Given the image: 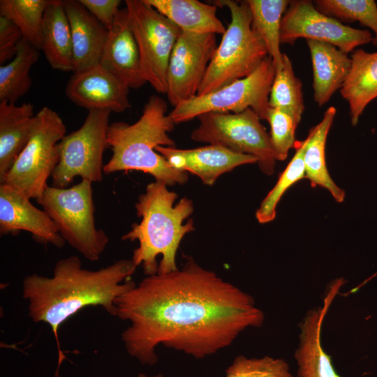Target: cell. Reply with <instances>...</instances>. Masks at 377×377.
<instances>
[{
	"label": "cell",
	"mask_w": 377,
	"mask_h": 377,
	"mask_svg": "<svg viewBox=\"0 0 377 377\" xmlns=\"http://www.w3.org/2000/svg\"><path fill=\"white\" fill-rule=\"evenodd\" d=\"M115 306L116 316L130 323L124 346L144 365L156 363L158 345L197 359L215 354L265 319L250 295L191 256L181 269L147 276Z\"/></svg>",
	"instance_id": "cell-1"
},
{
	"label": "cell",
	"mask_w": 377,
	"mask_h": 377,
	"mask_svg": "<svg viewBox=\"0 0 377 377\" xmlns=\"http://www.w3.org/2000/svg\"><path fill=\"white\" fill-rule=\"evenodd\" d=\"M136 266L132 259H121L96 270L84 268L80 259L71 256L59 260L51 276L31 274L22 281V296L28 302L30 318L48 324L56 339L59 362L64 360L59 329L69 318L88 306H101L116 316L117 299L134 287L130 277Z\"/></svg>",
	"instance_id": "cell-2"
},
{
	"label": "cell",
	"mask_w": 377,
	"mask_h": 377,
	"mask_svg": "<svg viewBox=\"0 0 377 377\" xmlns=\"http://www.w3.org/2000/svg\"><path fill=\"white\" fill-rule=\"evenodd\" d=\"M177 198L165 183H149L135 205L140 222L133 223L121 237L122 240L138 242L131 259L136 267H142L147 276L177 270L179 244L194 230L193 219L184 223L193 212L192 200L183 198L175 203Z\"/></svg>",
	"instance_id": "cell-3"
},
{
	"label": "cell",
	"mask_w": 377,
	"mask_h": 377,
	"mask_svg": "<svg viewBox=\"0 0 377 377\" xmlns=\"http://www.w3.org/2000/svg\"><path fill=\"white\" fill-rule=\"evenodd\" d=\"M168 112L166 101L152 95L145 104L140 119L132 124L115 121L108 126L107 140L112 156L104 165V174L140 171L168 186L183 184L186 172L173 168L156 151L158 146L175 147L169 133L176 125Z\"/></svg>",
	"instance_id": "cell-4"
},
{
	"label": "cell",
	"mask_w": 377,
	"mask_h": 377,
	"mask_svg": "<svg viewBox=\"0 0 377 377\" xmlns=\"http://www.w3.org/2000/svg\"><path fill=\"white\" fill-rule=\"evenodd\" d=\"M231 20L217 45L198 91V96L216 91L251 74L268 56L266 47L252 27L246 1L219 0Z\"/></svg>",
	"instance_id": "cell-5"
},
{
	"label": "cell",
	"mask_w": 377,
	"mask_h": 377,
	"mask_svg": "<svg viewBox=\"0 0 377 377\" xmlns=\"http://www.w3.org/2000/svg\"><path fill=\"white\" fill-rule=\"evenodd\" d=\"M66 243L91 262L100 259L109 237L95 225L92 183L82 180L66 188L47 186L36 200Z\"/></svg>",
	"instance_id": "cell-6"
},
{
	"label": "cell",
	"mask_w": 377,
	"mask_h": 377,
	"mask_svg": "<svg viewBox=\"0 0 377 377\" xmlns=\"http://www.w3.org/2000/svg\"><path fill=\"white\" fill-rule=\"evenodd\" d=\"M66 132L59 114L49 107L42 108L35 115L27 144L0 184L15 188L29 199L38 200L58 164V145Z\"/></svg>",
	"instance_id": "cell-7"
},
{
	"label": "cell",
	"mask_w": 377,
	"mask_h": 377,
	"mask_svg": "<svg viewBox=\"0 0 377 377\" xmlns=\"http://www.w3.org/2000/svg\"><path fill=\"white\" fill-rule=\"evenodd\" d=\"M199 125L191 135L193 140L222 146L256 158L260 170L274 172L276 156L269 134L251 109L238 113L207 112L198 117Z\"/></svg>",
	"instance_id": "cell-8"
},
{
	"label": "cell",
	"mask_w": 377,
	"mask_h": 377,
	"mask_svg": "<svg viewBox=\"0 0 377 377\" xmlns=\"http://www.w3.org/2000/svg\"><path fill=\"white\" fill-rule=\"evenodd\" d=\"M275 73V65L267 56L249 76L216 91L183 101L174 107L169 115L178 124L207 112L238 113L251 109L261 120H265Z\"/></svg>",
	"instance_id": "cell-9"
},
{
	"label": "cell",
	"mask_w": 377,
	"mask_h": 377,
	"mask_svg": "<svg viewBox=\"0 0 377 377\" xmlns=\"http://www.w3.org/2000/svg\"><path fill=\"white\" fill-rule=\"evenodd\" d=\"M110 113L105 110H89L82 125L61 139L52 186L66 188L77 177L92 184L101 182L103 154L109 148L107 133Z\"/></svg>",
	"instance_id": "cell-10"
},
{
	"label": "cell",
	"mask_w": 377,
	"mask_h": 377,
	"mask_svg": "<svg viewBox=\"0 0 377 377\" xmlns=\"http://www.w3.org/2000/svg\"><path fill=\"white\" fill-rule=\"evenodd\" d=\"M125 5L143 77L158 93L166 94L168 64L182 30L145 0H126Z\"/></svg>",
	"instance_id": "cell-11"
},
{
	"label": "cell",
	"mask_w": 377,
	"mask_h": 377,
	"mask_svg": "<svg viewBox=\"0 0 377 377\" xmlns=\"http://www.w3.org/2000/svg\"><path fill=\"white\" fill-rule=\"evenodd\" d=\"M305 38L330 43L348 54L357 47L369 43L370 31L346 25L322 13L309 0L290 1L281 24V43L293 45Z\"/></svg>",
	"instance_id": "cell-12"
},
{
	"label": "cell",
	"mask_w": 377,
	"mask_h": 377,
	"mask_svg": "<svg viewBox=\"0 0 377 377\" xmlns=\"http://www.w3.org/2000/svg\"><path fill=\"white\" fill-rule=\"evenodd\" d=\"M216 47V34L182 31L167 73L166 95L173 107L198 95Z\"/></svg>",
	"instance_id": "cell-13"
},
{
	"label": "cell",
	"mask_w": 377,
	"mask_h": 377,
	"mask_svg": "<svg viewBox=\"0 0 377 377\" xmlns=\"http://www.w3.org/2000/svg\"><path fill=\"white\" fill-rule=\"evenodd\" d=\"M30 233L43 244L61 249L66 242L47 214L36 207L30 199L15 188L0 184V234Z\"/></svg>",
	"instance_id": "cell-14"
},
{
	"label": "cell",
	"mask_w": 377,
	"mask_h": 377,
	"mask_svg": "<svg viewBox=\"0 0 377 377\" xmlns=\"http://www.w3.org/2000/svg\"><path fill=\"white\" fill-rule=\"evenodd\" d=\"M129 88L101 65L75 73L65 93L70 101L87 110L123 112L131 108Z\"/></svg>",
	"instance_id": "cell-15"
},
{
	"label": "cell",
	"mask_w": 377,
	"mask_h": 377,
	"mask_svg": "<svg viewBox=\"0 0 377 377\" xmlns=\"http://www.w3.org/2000/svg\"><path fill=\"white\" fill-rule=\"evenodd\" d=\"M156 151L175 169L199 177L211 186L223 174L235 168L257 163L256 157L231 151L226 147L208 145L193 149L158 146Z\"/></svg>",
	"instance_id": "cell-16"
},
{
	"label": "cell",
	"mask_w": 377,
	"mask_h": 377,
	"mask_svg": "<svg viewBox=\"0 0 377 377\" xmlns=\"http://www.w3.org/2000/svg\"><path fill=\"white\" fill-rule=\"evenodd\" d=\"M100 65L129 89H138L147 83L126 7L118 10L109 29Z\"/></svg>",
	"instance_id": "cell-17"
},
{
	"label": "cell",
	"mask_w": 377,
	"mask_h": 377,
	"mask_svg": "<svg viewBox=\"0 0 377 377\" xmlns=\"http://www.w3.org/2000/svg\"><path fill=\"white\" fill-rule=\"evenodd\" d=\"M341 287L338 282L332 283L323 305L309 310L300 324L299 343L295 352L298 377H341L320 341L323 322Z\"/></svg>",
	"instance_id": "cell-18"
},
{
	"label": "cell",
	"mask_w": 377,
	"mask_h": 377,
	"mask_svg": "<svg viewBox=\"0 0 377 377\" xmlns=\"http://www.w3.org/2000/svg\"><path fill=\"white\" fill-rule=\"evenodd\" d=\"M63 3L71 27L73 73L100 65L109 30L79 0Z\"/></svg>",
	"instance_id": "cell-19"
},
{
	"label": "cell",
	"mask_w": 377,
	"mask_h": 377,
	"mask_svg": "<svg viewBox=\"0 0 377 377\" xmlns=\"http://www.w3.org/2000/svg\"><path fill=\"white\" fill-rule=\"evenodd\" d=\"M313 71V99L321 107L341 88L350 71L348 54L325 42L306 40Z\"/></svg>",
	"instance_id": "cell-20"
},
{
	"label": "cell",
	"mask_w": 377,
	"mask_h": 377,
	"mask_svg": "<svg viewBox=\"0 0 377 377\" xmlns=\"http://www.w3.org/2000/svg\"><path fill=\"white\" fill-rule=\"evenodd\" d=\"M350 59V69L340 94L348 103L350 123L355 126L366 107L377 98V52L357 48Z\"/></svg>",
	"instance_id": "cell-21"
},
{
	"label": "cell",
	"mask_w": 377,
	"mask_h": 377,
	"mask_svg": "<svg viewBox=\"0 0 377 377\" xmlns=\"http://www.w3.org/2000/svg\"><path fill=\"white\" fill-rule=\"evenodd\" d=\"M34 105L0 102V180L27 144L34 122Z\"/></svg>",
	"instance_id": "cell-22"
},
{
	"label": "cell",
	"mask_w": 377,
	"mask_h": 377,
	"mask_svg": "<svg viewBox=\"0 0 377 377\" xmlns=\"http://www.w3.org/2000/svg\"><path fill=\"white\" fill-rule=\"evenodd\" d=\"M40 50L53 69L73 71L71 27L61 0H50L45 9Z\"/></svg>",
	"instance_id": "cell-23"
},
{
	"label": "cell",
	"mask_w": 377,
	"mask_h": 377,
	"mask_svg": "<svg viewBox=\"0 0 377 377\" xmlns=\"http://www.w3.org/2000/svg\"><path fill=\"white\" fill-rule=\"evenodd\" d=\"M337 109L330 106L324 112L321 121L311 128L306 136L304 163L305 178L311 186L325 188L337 202L344 200L345 191L332 179L327 168L325 145L327 138L336 116Z\"/></svg>",
	"instance_id": "cell-24"
},
{
	"label": "cell",
	"mask_w": 377,
	"mask_h": 377,
	"mask_svg": "<svg viewBox=\"0 0 377 377\" xmlns=\"http://www.w3.org/2000/svg\"><path fill=\"white\" fill-rule=\"evenodd\" d=\"M182 31L223 34L226 27L216 16L218 7L197 0H145Z\"/></svg>",
	"instance_id": "cell-25"
},
{
	"label": "cell",
	"mask_w": 377,
	"mask_h": 377,
	"mask_svg": "<svg viewBox=\"0 0 377 377\" xmlns=\"http://www.w3.org/2000/svg\"><path fill=\"white\" fill-rule=\"evenodd\" d=\"M252 27L263 41L268 56L276 71L283 67V54L280 50V32L282 17L290 2L288 0H246Z\"/></svg>",
	"instance_id": "cell-26"
},
{
	"label": "cell",
	"mask_w": 377,
	"mask_h": 377,
	"mask_svg": "<svg viewBox=\"0 0 377 377\" xmlns=\"http://www.w3.org/2000/svg\"><path fill=\"white\" fill-rule=\"evenodd\" d=\"M39 57V50L23 39L15 57L0 66V102L15 103L29 92L30 71Z\"/></svg>",
	"instance_id": "cell-27"
},
{
	"label": "cell",
	"mask_w": 377,
	"mask_h": 377,
	"mask_svg": "<svg viewBox=\"0 0 377 377\" xmlns=\"http://www.w3.org/2000/svg\"><path fill=\"white\" fill-rule=\"evenodd\" d=\"M50 0H1L0 16L21 31L24 40L40 50L42 24Z\"/></svg>",
	"instance_id": "cell-28"
},
{
	"label": "cell",
	"mask_w": 377,
	"mask_h": 377,
	"mask_svg": "<svg viewBox=\"0 0 377 377\" xmlns=\"http://www.w3.org/2000/svg\"><path fill=\"white\" fill-rule=\"evenodd\" d=\"M269 107L286 110L302 119L304 103L301 80L295 75L288 56L283 54V67L276 71L269 96Z\"/></svg>",
	"instance_id": "cell-29"
},
{
	"label": "cell",
	"mask_w": 377,
	"mask_h": 377,
	"mask_svg": "<svg viewBox=\"0 0 377 377\" xmlns=\"http://www.w3.org/2000/svg\"><path fill=\"white\" fill-rule=\"evenodd\" d=\"M306 142V138L297 143L294 156L256 210V218L260 223L272 221L276 215V207L284 193L293 184L305 178L304 154Z\"/></svg>",
	"instance_id": "cell-30"
},
{
	"label": "cell",
	"mask_w": 377,
	"mask_h": 377,
	"mask_svg": "<svg viewBox=\"0 0 377 377\" xmlns=\"http://www.w3.org/2000/svg\"><path fill=\"white\" fill-rule=\"evenodd\" d=\"M318 10L340 22H359L369 28L374 36L372 43L377 46V4L374 0H316Z\"/></svg>",
	"instance_id": "cell-31"
},
{
	"label": "cell",
	"mask_w": 377,
	"mask_h": 377,
	"mask_svg": "<svg viewBox=\"0 0 377 377\" xmlns=\"http://www.w3.org/2000/svg\"><path fill=\"white\" fill-rule=\"evenodd\" d=\"M270 127V140L277 161H284L292 148L297 145L296 128L300 122L290 112L279 108L269 107L266 119Z\"/></svg>",
	"instance_id": "cell-32"
},
{
	"label": "cell",
	"mask_w": 377,
	"mask_h": 377,
	"mask_svg": "<svg viewBox=\"0 0 377 377\" xmlns=\"http://www.w3.org/2000/svg\"><path fill=\"white\" fill-rule=\"evenodd\" d=\"M226 377H293L288 364L283 359L269 356H237L226 370Z\"/></svg>",
	"instance_id": "cell-33"
},
{
	"label": "cell",
	"mask_w": 377,
	"mask_h": 377,
	"mask_svg": "<svg viewBox=\"0 0 377 377\" xmlns=\"http://www.w3.org/2000/svg\"><path fill=\"white\" fill-rule=\"evenodd\" d=\"M23 39L20 29L6 17L0 16L1 65L15 57Z\"/></svg>",
	"instance_id": "cell-34"
},
{
	"label": "cell",
	"mask_w": 377,
	"mask_h": 377,
	"mask_svg": "<svg viewBox=\"0 0 377 377\" xmlns=\"http://www.w3.org/2000/svg\"><path fill=\"white\" fill-rule=\"evenodd\" d=\"M83 6L108 30L120 9L119 0H79Z\"/></svg>",
	"instance_id": "cell-35"
},
{
	"label": "cell",
	"mask_w": 377,
	"mask_h": 377,
	"mask_svg": "<svg viewBox=\"0 0 377 377\" xmlns=\"http://www.w3.org/2000/svg\"><path fill=\"white\" fill-rule=\"evenodd\" d=\"M138 377H163V376L161 374H157V375H155V376H147V375H145V374H139Z\"/></svg>",
	"instance_id": "cell-36"
},
{
	"label": "cell",
	"mask_w": 377,
	"mask_h": 377,
	"mask_svg": "<svg viewBox=\"0 0 377 377\" xmlns=\"http://www.w3.org/2000/svg\"><path fill=\"white\" fill-rule=\"evenodd\" d=\"M57 377H60L59 376H57Z\"/></svg>",
	"instance_id": "cell-37"
}]
</instances>
